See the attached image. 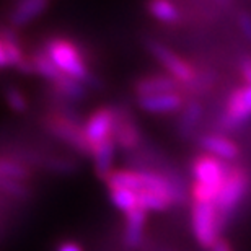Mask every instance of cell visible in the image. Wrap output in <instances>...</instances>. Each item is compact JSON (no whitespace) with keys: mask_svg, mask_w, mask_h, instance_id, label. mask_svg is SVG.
I'll return each instance as SVG.
<instances>
[{"mask_svg":"<svg viewBox=\"0 0 251 251\" xmlns=\"http://www.w3.org/2000/svg\"><path fill=\"white\" fill-rule=\"evenodd\" d=\"M44 52L54 62V65L61 70L64 75L77 80L80 83L92 82V74L88 72V67L85 64L82 54L72 43L62 38L49 39L44 46Z\"/></svg>","mask_w":251,"mask_h":251,"instance_id":"obj_1","label":"cell"},{"mask_svg":"<svg viewBox=\"0 0 251 251\" xmlns=\"http://www.w3.org/2000/svg\"><path fill=\"white\" fill-rule=\"evenodd\" d=\"M250 189V173L243 167H230L227 178L224 181L222 191L215 202L219 214L220 228H224L225 220H228L237 210L240 202L245 199Z\"/></svg>","mask_w":251,"mask_h":251,"instance_id":"obj_2","label":"cell"},{"mask_svg":"<svg viewBox=\"0 0 251 251\" xmlns=\"http://www.w3.org/2000/svg\"><path fill=\"white\" fill-rule=\"evenodd\" d=\"M193 232L198 243L205 250H212L219 242L220 222L215 204L193 202Z\"/></svg>","mask_w":251,"mask_h":251,"instance_id":"obj_3","label":"cell"},{"mask_svg":"<svg viewBox=\"0 0 251 251\" xmlns=\"http://www.w3.org/2000/svg\"><path fill=\"white\" fill-rule=\"evenodd\" d=\"M44 127L49 130L54 137H57L62 142L69 144L70 147L78 150L85 155H92V147H90L87 137L83 134V127H80L78 121L74 118L65 116V114L52 113L44 118Z\"/></svg>","mask_w":251,"mask_h":251,"instance_id":"obj_4","label":"cell"},{"mask_svg":"<svg viewBox=\"0 0 251 251\" xmlns=\"http://www.w3.org/2000/svg\"><path fill=\"white\" fill-rule=\"evenodd\" d=\"M193 176H194V183L199 184L205 189H209L210 193H214L217 196L222 191L224 181L227 178V173L230 167H227L222 160L212 157L209 153H204L198 157L193 162Z\"/></svg>","mask_w":251,"mask_h":251,"instance_id":"obj_5","label":"cell"},{"mask_svg":"<svg viewBox=\"0 0 251 251\" xmlns=\"http://www.w3.org/2000/svg\"><path fill=\"white\" fill-rule=\"evenodd\" d=\"M251 119V87L243 85V87L235 88L228 95L225 111L222 116V126L225 129L233 130L245 126Z\"/></svg>","mask_w":251,"mask_h":251,"instance_id":"obj_6","label":"cell"},{"mask_svg":"<svg viewBox=\"0 0 251 251\" xmlns=\"http://www.w3.org/2000/svg\"><path fill=\"white\" fill-rule=\"evenodd\" d=\"M149 49H150V52L165 65V69L168 70L170 75H172L176 82H193L194 80L196 70L193 69V65L179 57L172 49H168L167 46H163V44H160V43H150Z\"/></svg>","mask_w":251,"mask_h":251,"instance_id":"obj_7","label":"cell"},{"mask_svg":"<svg viewBox=\"0 0 251 251\" xmlns=\"http://www.w3.org/2000/svg\"><path fill=\"white\" fill-rule=\"evenodd\" d=\"M113 130H114V111L108 108L97 109L83 126V134L87 137L92 150L98 144L104 142V140L113 139Z\"/></svg>","mask_w":251,"mask_h":251,"instance_id":"obj_8","label":"cell"},{"mask_svg":"<svg viewBox=\"0 0 251 251\" xmlns=\"http://www.w3.org/2000/svg\"><path fill=\"white\" fill-rule=\"evenodd\" d=\"M113 139L116 145L123 149H134L140 142L139 127L129 116L127 111H114V130Z\"/></svg>","mask_w":251,"mask_h":251,"instance_id":"obj_9","label":"cell"},{"mask_svg":"<svg viewBox=\"0 0 251 251\" xmlns=\"http://www.w3.org/2000/svg\"><path fill=\"white\" fill-rule=\"evenodd\" d=\"M199 145L209 155L222 160V162H232V160H237V157L240 155L238 145L232 139L224 137V135L205 134L199 139Z\"/></svg>","mask_w":251,"mask_h":251,"instance_id":"obj_10","label":"cell"},{"mask_svg":"<svg viewBox=\"0 0 251 251\" xmlns=\"http://www.w3.org/2000/svg\"><path fill=\"white\" fill-rule=\"evenodd\" d=\"M178 88V82L172 75H150V77L140 78L135 83V93L139 98L155 97L163 93H175Z\"/></svg>","mask_w":251,"mask_h":251,"instance_id":"obj_11","label":"cell"},{"mask_svg":"<svg viewBox=\"0 0 251 251\" xmlns=\"http://www.w3.org/2000/svg\"><path fill=\"white\" fill-rule=\"evenodd\" d=\"M147 212L142 209H134L132 212L126 214V228H124V243L130 250L140 247L144 240V227Z\"/></svg>","mask_w":251,"mask_h":251,"instance_id":"obj_12","label":"cell"},{"mask_svg":"<svg viewBox=\"0 0 251 251\" xmlns=\"http://www.w3.org/2000/svg\"><path fill=\"white\" fill-rule=\"evenodd\" d=\"M139 106L149 113H172L183 106V98L176 92L155 95V97L139 98Z\"/></svg>","mask_w":251,"mask_h":251,"instance_id":"obj_13","label":"cell"},{"mask_svg":"<svg viewBox=\"0 0 251 251\" xmlns=\"http://www.w3.org/2000/svg\"><path fill=\"white\" fill-rule=\"evenodd\" d=\"M49 7L46 0H25L13 7L12 13H10V23L13 26H23L34 18H38L44 10Z\"/></svg>","mask_w":251,"mask_h":251,"instance_id":"obj_14","label":"cell"},{"mask_svg":"<svg viewBox=\"0 0 251 251\" xmlns=\"http://www.w3.org/2000/svg\"><path fill=\"white\" fill-rule=\"evenodd\" d=\"M104 181H106L109 191L111 189H129V191H134V193L144 191L140 173L132 172V170H113Z\"/></svg>","mask_w":251,"mask_h":251,"instance_id":"obj_15","label":"cell"},{"mask_svg":"<svg viewBox=\"0 0 251 251\" xmlns=\"http://www.w3.org/2000/svg\"><path fill=\"white\" fill-rule=\"evenodd\" d=\"M114 147L116 142L114 139H108L104 142L98 144L92 150V157L95 160V170H97L98 176L106 179L108 175L113 172V160H114Z\"/></svg>","mask_w":251,"mask_h":251,"instance_id":"obj_16","label":"cell"},{"mask_svg":"<svg viewBox=\"0 0 251 251\" xmlns=\"http://www.w3.org/2000/svg\"><path fill=\"white\" fill-rule=\"evenodd\" d=\"M0 39H2L5 54H7L8 65H15V67L20 69L22 72H33V65L31 62H28L26 59H25L22 48H20L17 36L13 34L12 29H5Z\"/></svg>","mask_w":251,"mask_h":251,"instance_id":"obj_17","label":"cell"},{"mask_svg":"<svg viewBox=\"0 0 251 251\" xmlns=\"http://www.w3.org/2000/svg\"><path fill=\"white\" fill-rule=\"evenodd\" d=\"M175 202L170 194L157 193V191H140L137 193V204L142 210H165Z\"/></svg>","mask_w":251,"mask_h":251,"instance_id":"obj_18","label":"cell"},{"mask_svg":"<svg viewBox=\"0 0 251 251\" xmlns=\"http://www.w3.org/2000/svg\"><path fill=\"white\" fill-rule=\"evenodd\" d=\"M31 65H33V72L39 74L41 77L48 78L49 82H52V83L57 82V80L64 75L61 70L54 65V62L51 61V59L48 57L46 52L34 54L33 59H31Z\"/></svg>","mask_w":251,"mask_h":251,"instance_id":"obj_19","label":"cell"},{"mask_svg":"<svg viewBox=\"0 0 251 251\" xmlns=\"http://www.w3.org/2000/svg\"><path fill=\"white\" fill-rule=\"evenodd\" d=\"M54 87H56L57 92L67 100H74V101H77V100L85 98L83 83H80V82H77V80L67 77V75H62L57 82H54Z\"/></svg>","mask_w":251,"mask_h":251,"instance_id":"obj_20","label":"cell"},{"mask_svg":"<svg viewBox=\"0 0 251 251\" xmlns=\"http://www.w3.org/2000/svg\"><path fill=\"white\" fill-rule=\"evenodd\" d=\"M29 170L23 163L10 158H0V176L12 179V181H23L29 178Z\"/></svg>","mask_w":251,"mask_h":251,"instance_id":"obj_21","label":"cell"},{"mask_svg":"<svg viewBox=\"0 0 251 251\" xmlns=\"http://www.w3.org/2000/svg\"><path fill=\"white\" fill-rule=\"evenodd\" d=\"M109 198L111 202L116 205L119 210H123L124 214L132 212L134 209L139 207L137 204V193L129 189H111L109 191Z\"/></svg>","mask_w":251,"mask_h":251,"instance_id":"obj_22","label":"cell"},{"mask_svg":"<svg viewBox=\"0 0 251 251\" xmlns=\"http://www.w3.org/2000/svg\"><path fill=\"white\" fill-rule=\"evenodd\" d=\"M147 8L152 17H155L157 20H162V22H176L179 17L176 5H173L172 2H165V0L150 2L147 5Z\"/></svg>","mask_w":251,"mask_h":251,"instance_id":"obj_23","label":"cell"},{"mask_svg":"<svg viewBox=\"0 0 251 251\" xmlns=\"http://www.w3.org/2000/svg\"><path fill=\"white\" fill-rule=\"evenodd\" d=\"M201 116H202V108H201V104L196 101H191L186 106V109H184L183 119H181V123H179V130H181L183 134L193 132V129L196 127V124H198Z\"/></svg>","mask_w":251,"mask_h":251,"instance_id":"obj_24","label":"cell"},{"mask_svg":"<svg viewBox=\"0 0 251 251\" xmlns=\"http://www.w3.org/2000/svg\"><path fill=\"white\" fill-rule=\"evenodd\" d=\"M5 100H7L8 106L12 108L13 111H17V113L26 111V108H28L26 98H25V95L20 92L18 88H15V87L7 88V92H5Z\"/></svg>","mask_w":251,"mask_h":251,"instance_id":"obj_25","label":"cell"},{"mask_svg":"<svg viewBox=\"0 0 251 251\" xmlns=\"http://www.w3.org/2000/svg\"><path fill=\"white\" fill-rule=\"evenodd\" d=\"M238 26L242 29L243 36L251 43V15L248 12H242L238 15Z\"/></svg>","mask_w":251,"mask_h":251,"instance_id":"obj_26","label":"cell"},{"mask_svg":"<svg viewBox=\"0 0 251 251\" xmlns=\"http://www.w3.org/2000/svg\"><path fill=\"white\" fill-rule=\"evenodd\" d=\"M240 74H242L245 85L251 87V57L242 59V62H240Z\"/></svg>","mask_w":251,"mask_h":251,"instance_id":"obj_27","label":"cell"},{"mask_svg":"<svg viewBox=\"0 0 251 251\" xmlns=\"http://www.w3.org/2000/svg\"><path fill=\"white\" fill-rule=\"evenodd\" d=\"M57 251H82V248H80L77 243L65 242V243H61V245H59V247H57Z\"/></svg>","mask_w":251,"mask_h":251,"instance_id":"obj_28","label":"cell"},{"mask_svg":"<svg viewBox=\"0 0 251 251\" xmlns=\"http://www.w3.org/2000/svg\"><path fill=\"white\" fill-rule=\"evenodd\" d=\"M212 251H233V250L227 242H225V240H219L217 245L212 248Z\"/></svg>","mask_w":251,"mask_h":251,"instance_id":"obj_29","label":"cell"},{"mask_svg":"<svg viewBox=\"0 0 251 251\" xmlns=\"http://www.w3.org/2000/svg\"><path fill=\"white\" fill-rule=\"evenodd\" d=\"M7 65H8V59H7V54H5L2 39H0V67H7Z\"/></svg>","mask_w":251,"mask_h":251,"instance_id":"obj_30","label":"cell"}]
</instances>
